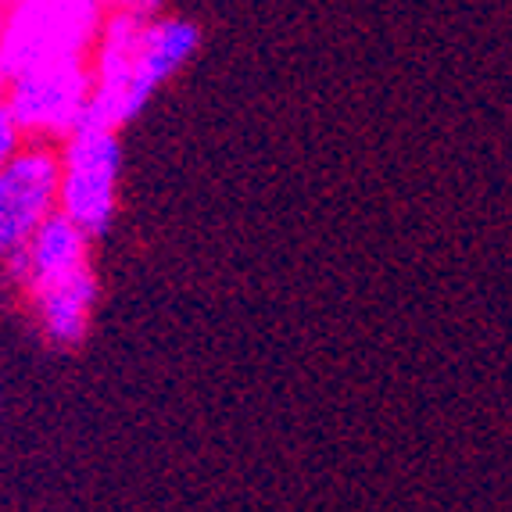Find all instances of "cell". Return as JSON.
<instances>
[{
    "instance_id": "cell-1",
    "label": "cell",
    "mask_w": 512,
    "mask_h": 512,
    "mask_svg": "<svg viewBox=\"0 0 512 512\" xmlns=\"http://www.w3.org/2000/svg\"><path fill=\"white\" fill-rule=\"evenodd\" d=\"M197 47L201 26L190 18H165L147 4L119 8L111 22H104L101 54L90 72V97L79 126L119 129L122 122L137 119L154 90L169 83Z\"/></svg>"
},
{
    "instance_id": "cell-2",
    "label": "cell",
    "mask_w": 512,
    "mask_h": 512,
    "mask_svg": "<svg viewBox=\"0 0 512 512\" xmlns=\"http://www.w3.org/2000/svg\"><path fill=\"white\" fill-rule=\"evenodd\" d=\"M8 276L26 291L36 323L47 341L72 348L90 330L97 301V280L90 265V237L76 230L65 215H51L26 251L11 255Z\"/></svg>"
},
{
    "instance_id": "cell-3",
    "label": "cell",
    "mask_w": 512,
    "mask_h": 512,
    "mask_svg": "<svg viewBox=\"0 0 512 512\" xmlns=\"http://www.w3.org/2000/svg\"><path fill=\"white\" fill-rule=\"evenodd\" d=\"M58 212L83 230L86 237H101L119 208V169L122 147L115 129L79 126L58 151Z\"/></svg>"
},
{
    "instance_id": "cell-4",
    "label": "cell",
    "mask_w": 512,
    "mask_h": 512,
    "mask_svg": "<svg viewBox=\"0 0 512 512\" xmlns=\"http://www.w3.org/2000/svg\"><path fill=\"white\" fill-rule=\"evenodd\" d=\"M58 151L47 144H22L0 172V258L29 248L43 222L58 215Z\"/></svg>"
},
{
    "instance_id": "cell-5",
    "label": "cell",
    "mask_w": 512,
    "mask_h": 512,
    "mask_svg": "<svg viewBox=\"0 0 512 512\" xmlns=\"http://www.w3.org/2000/svg\"><path fill=\"white\" fill-rule=\"evenodd\" d=\"M86 97H90V69L79 58H65L22 72L11 90L8 111L15 115L18 129L72 133L83 119Z\"/></svg>"
},
{
    "instance_id": "cell-6",
    "label": "cell",
    "mask_w": 512,
    "mask_h": 512,
    "mask_svg": "<svg viewBox=\"0 0 512 512\" xmlns=\"http://www.w3.org/2000/svg\"><path fill=\"white\" fill-rule=\"evenodd\" d=\"M18 151H22V129H18L8 104L0 101V172H4V165H8Z\"/></svg>"
}]
</instances>
